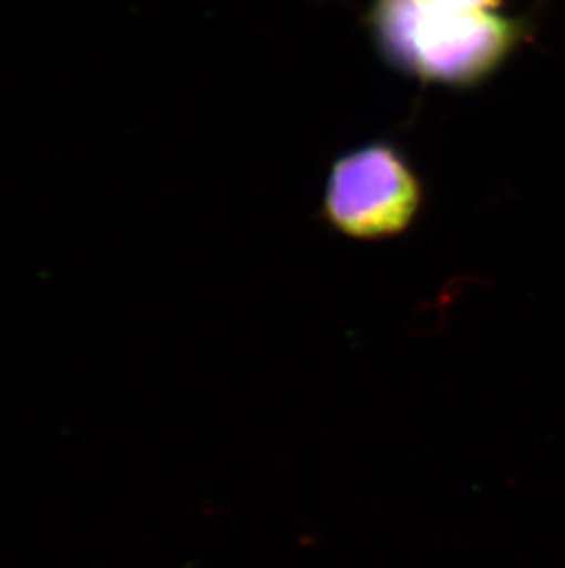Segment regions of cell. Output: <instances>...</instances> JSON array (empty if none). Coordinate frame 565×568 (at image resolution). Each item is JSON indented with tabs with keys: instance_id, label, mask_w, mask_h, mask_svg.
Segmentation results:
<instances>
[{
	"instance_id": "6da1fadb",
	"label": "cell",
	"mask_w": 565,
	"mask_h": 568,
	"mask_svg": "<svg viewBox=\"0 0 565 568\" xmlns=\"http://www.w3.org/2000/svg\"><path fill=\"white\" fill-rule=\"evenodd\" d=\"M503 0H373L369 27L400 72L449 87L489 80L531 38L533 17L502 13Z\"/></svg>"
},
{
	"instance_id": "7a4b0ae2",
	"label": "cell",
	"mask_w": 565,
	"mask_h": 568,
	"mask_svg": "<svg viewBox=\"0 0 565 568\" xmlns=\"http://www.w3.org/2000/svg\"><path fill=\"white\" fill-rule=\"evenodd\" d=\"M422 199L421 179L396 145L371 142L332 164L321 212L332 231L360 242H380L413 225Z\"/></svg>"
}]
</instances>
